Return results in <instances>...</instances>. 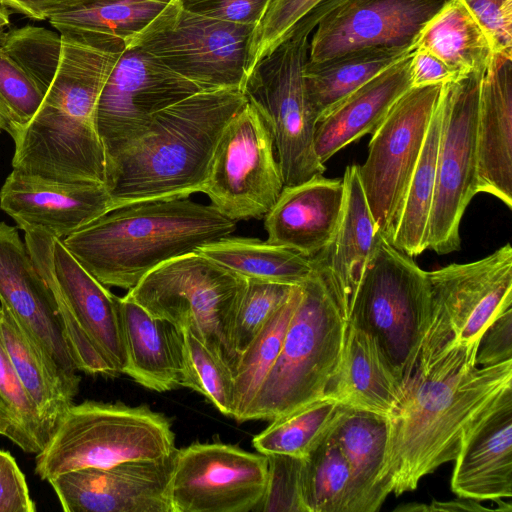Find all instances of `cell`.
<instances>
[{
	"label": "cell",
	"mask_w": 512,
	"mask_h": 512,
	"mask_svg": "<svg viewBox=\"0 0 512 512\" xmlns=\"http://www.w3.org/2000/svg\"><path fill=\"white\" fill-rule=\"evenodd\" d=\"M477 347L456 343L446 319L432 306L414 372L388 417L380 476L387 496L415 490L421 478L453 461L465 432L512 386V360L476 366Z\"/></svg>",
	"instance_id": "1"
},
{
	"label": "cell",
	"mask_w": 512,
	"mask_h": 512,
	"mask_svg": "<svg viewBox=\"0 0 512 512\" xmlns=\"http://www.w3.org/2000/svg\"><path fill=\"white\" fill-rule=\"evenodd\" d=\"M61 39L59 65L39 109L12 135V167L54 182L105 184L96 106L122 51L70 34Z\"/></svg>",
	"instance_id": "2"
},
{
	"label": "cell",
	"mask_w": 512,
	"mask_h": 512,
	"mask_svg": "<svg viewBox=\"0 0 512 512\" xmlns=\"http://www.w3.org/2000/svg\"><path fill=\"white\" fill-rule=\"evenodd\" d=\"M246 103L240 89L202 90L157 112L138 139L106 161L113 208L202 193L220 137Z\"/></svg>",
	"instance_id": "3"
},
{
	"label": "cell",
	"mask_w": 512,
	"mask_h": 512,
	"mask_svg": "<svg viewBox=\"0 0 512 512\" xmlns=\"http://www.w3.org/2000/svg\"><path fill=\"white\" fill-rule=\"evenodd\" d=\"M236 227L212 204L148 199L112 208L62 242L101 284L130 290L161 264L230 236Z\"/></svg>",
	"instance_id": "4"
},
{
	"label": "cell",
	"mask_w": 512,
	"mask_h": 512,
	"mask_svg": "<svg viewBox=\"0 0 512 512\" xmlns=\"http://www.w3.org/2000/svg\"><path fill=\"white\" fill-rule=\"evenodd\" d=\"M300 286V299L280 352L243 422L272 421L324 397L339 365L348 332L349 306L314 269Z\"/></svg>",
	"instance_id": "5"
},
{
	"label": "cell",
	"mask_w": 512,
	"mask_h": 512,
	"mask_svg": "<svg viewBox=\"0 0 512 512\" xmlns=\"http://www.w3.org/2000/svg\"><path fill=\"white\" fill-rule=\"evenodd\" d=\"M23 231L32 261L55 300L77 370L111 377L124 373L118 297L77 261L62 239L40 229Z\"/></svg>",
	"instance_id": "6"
},
{
	"label": "cell",
	"mask_w": 512,
	"mask_h": 512,
	"mask_svg": "<svg viewBox=\"0 0 512 512\" xmlns=\"http://www.w3.org/2000/svg\"><path fill=\"white\" fill-rule=\"evenodd\" d=\"M432 300L426 271L378 231L349 306V322L369 333L403 390L428 329Z\"/></svg>",
	"instance_id": "7"
},
{
	"label": "cell",
	"mask_w": 512,
	"mask_h": 512,
	"mask_svg": "<svg viewBox=\"0 0 512 512\" xmlns=\"http://www.w3.org/2000/svg\"><path fill=\"white\" fill-rule=\"evenodd\" d=\"M176 450L171 423L147 406L85 401L72 404L36 454L41 480L87 467L158 459Z\"/></svg>",
	"instance_id": "8"
},
{
	"label": "cell",
	"mask_w": 512,
	"mask_h": 512,
	"mask_svg": "<svg viewBox=\"0 0 512 512\" xmlns=\"http://www.w3.org/2000/svg\"><path fill=\"white\" fill-rule=\"evenodd\" d=\"M245 286L246 278L195 251L156 267L127 295L152 316L189 331L233 372L232 325Z\"/></svg>",
	"instance_id": "9"
},
{
	"label": "cell",
	"mask_w": 512,
	"mask_h": 512,
	"mask_svg": "<svg viewBox=\"0 0 512 512\" xmlns=\"http://www.w3.org/2000/svg\"><path fill=\"white\" fill-rule=\"evenodd\" d=\"M308 57L309 35L292 33L257 62L242 89L271 131L284 186L326 169L314 151L317 121L304 78Z\"/></svg>",
	"instance_id": "10"
},
{
	"label": "cell",
	"mask_w": 512,
	"mask_h": 512,
	"mask_svg": "<svg viewBox=\"0 0 512 512\" xmlns=\"http://www.w3.org/2000/svg\"><path fill=\"white\" fill-rule=\"evenodd\" d=\"M254 28L191 13L172 0L128 46L203 90H242Z\"/></svg>",
	"instance_id": "11"
},
{
	"label": "cell",
	"mask_w": 512,
	"mask_h": 512,
	"mask_svg": "<svg viewBox=\"0 0 512 512\" xmlns=\"http://www.w3.org/2000/svg\"><path fill=\"white\" fill-rule=\"evenodd\" d=\"M483 75L472 73L445 83L439 96L441 132L427 249L440 255L460 250V222L478 193L476 132Z\"/></svg>",
	"instance_id": "12"
},
{
	"label": "cell",
	"mask_w": 512,
	"mask_h": 512,
	"mask_svg": "<svg viewBox=\"0 0 512 512\" xmlns=\"http://www.w3.org/2000/svg\"><path fill=\"white\" fill-rule=\"evenodd\" d=\"M443 84L411 87L372 133L358 175L377 231L392 241Z\"/></svg>",
	"instance_id": "13"
},
{
	"label": "cell",
	"mask_w": 512,
	"mask_h": 512,
	"mask_svg": "<svg viewBox=\"0 0 512 512\" xmlns=\"http://www.w3.org/2000/svg\"><path fill=\"white\" fill-rule=\"evenodd\" d=\"M283 187L271 131L247 101L220 137L202 193L237 223L264 218Z\"/></svg>",
	"instance_id": "14"
},
{
	"label": "cell",
	"mask_w": 512,
	"mask_h": 512,
	"mask_svg": "<svg viewBox=\"0 0 512 512\" xmlns=\"http://www.w3.org/2000/svg\"><path fill=\"white\" fill-rule=\"evenodd\" d=\"M267 471L266 455L230 444L176 449L169 483L172 512H256Z\"/></svg>",
	"instance_id": "15"
},
{
	"label": "cell",
	"mask_w": 512,
	"mask_h": 512,
	"mask_svg": "<svg viewBox=\"0 0 512 512\" xmlns=\"http://www.w3.org/2000/svg\"><path fill=\"white\" fill-rule=\"evenodd\" d=\"M202 90L143 49L126 47L96 106V127L106 161L138 139L157 112Z\"/></svg>",
	"instance_id": "16"
},
{
	"label": "cell",
	"mask_w": 512,
	"mask_h": 512,
	"mask_svg": "<svg viewBox=\"0 0 512 512\" xmlns=\"http://www.w3.org/2000/svg\"><path fill=\"white\" fill-rule=\"evenodd\" d=\"M0 302L75 397L81 378L55 300L18 229L5 222H0Z\"/></svg>",
	"instance_id": "17"
},
{
	"label": "cell",
	"mask_w": 512,
	"mask_h": 512,
	"mask_svg": "<svg viewBox=\"0 0 512 512\" xmlns=\"http://www.w3.org/2000/svg\"><path fill=\"white\" fill-rule=\"evenodd\" d=\"M432 304L446 319L456 343L478 346L489 324L512 308L509 243L469 263L426 271Z\"/></svg>",
	"instance_id": "18"
},
{
	"label": "cell",
	"mask_w": 512,
	"mask_h": 512,
	"mask_svg": "<svg viewBox=\"0 0 512 512\" xmlns=\"http://www.w3.org/2000/svg\"><path fill=\"white\" fill-rule=\"evenodd\" d=\"M175 451L158 459L68 471L48 482L65 512H172Z\"/></svg>",
	"instance_id": "19"
},
{
	"label": "cell",
	"mask_w": 512,
	"mask_h": 512,
	"mask_svg": "<svg viewBox=\"0 0 512 512\" xmlns=\"http://www.w3.org/2000/svg\"><path fill=\"white\" fill-rule=\"evenodd\" d=\"M449 0H349L322 18L309 41V62L370 46L413 43Z\"/></svg>",
	"instance_id": "20"
},
{
	"label": "cell",
	"mask_w": 512,
	"mask_h": 512,
	"mask_svg": "<svg viewBox=\"0 0 512 512\" xmlns=\"http://www.w3.org/2000/svg\"><path fill=\"white\" fill-rule=\"evenodd\" d=\"M113 208L103 183H62L16 170L0 189V209L18 228L63 239Z\"/></svg>",
	"instance_id": "21"
},
{
	"label": "cell",
	"mask_w": 512,
	"mask_h": 512,
	"mask_svg": "<svg viewBox=\"0 0 512 512\" xmlns=\"http://www.w3.org/2000/svg\"><path fill=\"white\" fill-rule=\"evenodd\" d=\"M453 461L459 497L501 503L512 496V386L465 432Z\"/></svg>",
	"instance_id": "22"
},
{
	"label": "cell",
	"mask_w": 512,
	"mask_h": 512,
	"mask_svg": "<svg viewBox=\"0 0 512 512\" xmlns=\"http://www.w3.org/2000/svg\"><path fill=\"white\" fill-rule=\"evenodd\" d=\"M343 196L342 179L326 178L323 174L284 186L264 216L266 241L308 258L314 256L335 233Z\"/></svg>",
	"instance_id": "23"
},
{
	"label": "cell",
	"mask_w": 512,
	"mask_h": 512,
	"mask_svg": "<svg viewBox=\"0 0 512 512\" xmlns=\"http://www.w3.org/2000/svg\"><path fill=\"white\" fill-rule=\"evenodd\" d=\"M477 189L512 209V62L497 57L482 76L477 132Z\"/></svg>",
	"instance_id": "24"
},
{
	"label": "cell",
	"mask_w": 512,
	"mask_h": 512,
	"mask_svg": "<svg viewBox=\"0 0 512 512\" xmlns=\"http://www.w3.org/2000/svg\"><path fill=\"white\" fill-rule=\"evenodd\" d=\"M340 219L330 242L310 257L312 267L348 306L362 277L377 228L358 175L346 167Z\"/></svg>",
	"instance_id": "25"
},
{
	"label": "cell",
	"mask_w": 512,
	"mask_h": 512,
	"mask_svg": "<svg viewBox=\"0 0 512 512\" xmlns=\"http://www.w3.org/2000/svg\"><path fill=\"white\" fill-rule=\"evenodd\" d=\"M128 375L156 392L180 387L183 334L173 323L152 316L127 294L118 297Z\"/></svg>",
	"instance_id": "26"
},
{
	"label": "cell",
	"mask_w": 512,
	"mask_h": 512,
	"mask_svg": "<svg viewBox=\"0 0 512 512\" xmlns=\"http://www.w3.org/2000/svg\"><path fill=\"white\" fill-rule=\"evenodd\" d=\"M324 396L389 417L400 405L404 390L376 340L349 322L339 365Z\"/></svg>",
	"instance_id": "27"
},
{
	"label": "cell",
	"mask_w": 512,
	"mask_h": 512,
	"mask_svg": "<svg viewBox=\"0 0 512 512\" xmlns=\"http://www.w3.org/2000/svg\"><path fill=\"white\" fill-rule=\"evenodd\" d=\"M411 54L354 91L317 122L314 151L322 164L348 144L372 134L392 105L411 88Z\"/></svg>",
	"instance_id": "28"
},
{
	"label": "cell",
	"mask_w": 512,
	"mask_h": 512,
	"mask_svg": "<svg viewBox=\"0 0 512 512\" xmlns=\"http://www.w3.org/2000/svg\"><path fill=\"white\" fill-rule=\"evenodd\" d=\"M388 433L387 416L345 405L329 430L352 472L354 512L378 511L387 498L380 476Z\"/></svg>",
	"instance_id": "29"
},
{
	"label": "cell",
	"mask_w": 512,
	"mask_h": 512,
	"mask_svg": "<svg viewBox=\"0 0 512 512\" xmlns=\"http://www.w3.org/2000/svg\"><path fill=\"white\" fill-rule=\"evenodd\" d=\"M402 46L353 49L320 62H307L304 78L308 100L318 122L354 91L414 51Z\"/></svg>",
	"instance_id": "30"
},
{
	"label": "cell",
	"mask_w": 512,
	"mask_h": 512,
	"mask_svg": "<svg viewBox=\"0 0 512 512\" xmlns=\"http://www.w3.org/2000/svg\"><path fill=\"white\" fill-rule=\"evenodd\" d=\"M172 0H76L54 13L60 34L125 49Z\"/></svg>",
	"instance_id": "31"
},
{
	"label": "cell",
	"mask_w": 512,
	"mask_h": 512,
	"mask_svg": "<svg viewBox=\"0 0 512 512\" xmlns=\"http://www.w3.org/2000/svg\"><path fill=\"white\" fill-rule=\"evenodd\" d=\"M413 42L415 48H423L442 60L458 79L485 73L496 60L490 35L464 0H449Z\"/></svg>",
	"instance_id": "32"
},
{
	"label": "cell",
	"mask_w": 512,
	"mask_h": 512,
	"mask_svg": "<svg viewBox=\"0 0 512 512\" xmlns=\"http://www.w3.org/2000/svg\"><path fill=\"white\" fill-rule=\"evenodd\" d=\"M197 252L246 279L299 286L313 271L310 258L258 238L230 235Z\"/></svg>",
	"instance_id": "33"
},
{
	"label": "cell",
	"mask_w": 512,
	"mask_h": 512,
	"mask_svg": "<svg viewBox=\"0 0 512 512\" xmlns=\"http://www.w3.org/2000/svg\"><path fill=\"white\" fill-rule=\"evenodd\" d=\"M0 334L30 400L52 433L73 404V396L9 311L0 305Z\"/></svg>",
	"instance_id": "34"
},
{
	"label": "cell",
	"mask_w": 512,
	"mask_h": 512,
	"mask_svg": "<svg viewBox=\"0 0 512 512\" xmlns=\"http://www.w3.org/2000/svg\"><path fill=\"white\" fill-rule=\"evenodd\" d=\"M441 119L438 100L391 241L396 248L411 257L420 255L427 249V226L435 189Z\"/></svg>",
	"instance_id": "35"
},
{
	"label": "cell",
	"mask_w": 512,
	"mask_h": 512,
	"mask_svg": "<svg viewBox=\"0 0 512 512\" xmlns=\"http://www.w3.org/2000/svg\"><path fill=\"white\" fill-rule=\"evenodd\" d=\"M301 295L295 286L287 301L272 315L248 347L239 355L233 370V418L241 423L258 389L273 366L285 332Z\"/></svg>",
	"instance_id": "36"
},
{
	"label": "cell",
	"mask_w": 512,
	"mask_h": 512,
	"mask_svg": "<svg viewBox=\"0 0 512 512\" xmlns=\"http://www.w3.org/2000/svg\"><path fill=\"white\" fill-rule=\"evenodd\" d=\"M344 405L324 396L271 421L252 443L263 455L304 458L328 434Z\"/></svg>",
	"instance_id": "37"
},
{
	"label": "cell",
	"mask_w": 512,
	"mask_h": 512,
	"mask_svg": "<svg viewBox=\"0 0 512 512\" xmlns=\"http://www.w3.org/2000/svg\"><path fill=\"white\" fill-rule=\"evenodd\" d=\"M302 481L307 512H354L352 472L329 432L304 457Z\"/></svg>",
	"instance_id": "38"
},
{
	"label": "cell",
	"mask_w": 512,
	"mask_h": 512,
	"mask_svg": "<svg viewBox=\"0 0 512 512\" xmlns=\"http://www.w3.org/2000/svg\"><path fill=\"white\" fill-rule=\"evenodd\" d=\"M0 435L21 450L38 454L52 431L24 389L0 334Z\"/></svg>",
	"instance_id": "39"
},
{
	"label": "cell",
	"mask_w": 512,
	"mask_h": 512,
	"mask_svg": "<svg viewBox=\"0 0 512 512\" xmlns=\"http://www.w3.org/2000/svg\"><path fill=\"white\" fill-rule=\"evenodd\" d=\"M183 334L180 387L203 395L220 413L233 416L234 381L231 368L187 330Z\"/></svg>",
	"instance_id": "40"
},
{
	"label": "cell",
	"mask_w": 512,
	"mask_h": 512,
	"mask_svg": "<svg viewBox=\"0 0 512 512\" xmlns=\"http://www.w3.org/2000/svg\"><path fill=\"white\" fill-rule=\"evenodd\" d=\"M1 47L46 93L59 65L61 34L28 25L6 32Z\"/></svg>",
	"instance_id": "41"
},
{
	"label": "cell",
	"mask_w": 512,
	"mask_h": 512,
	"mask_svg": "<svg viewBox=\"0 0 512 512\" xmlns=\"http://www.w3.org/2000/svg\"><path fill=\"white\" fill-rule=\"evenodd\" d=\"M294 287L246 279L232 325V344L238 358L272 315L287 301Z\"/></svg>",
	"instance_id": "42"
},
{
	"label": "cell",
	"mask_w": 512,
	"mask_h": 512,
	"mask_svg": "<svg viewBox=\"0 0 512 512\" xmlns=\"http://www.w3.org/2000/svg\"><path fill=\"white\" fill-rule=\"evenodd\" d=\"M322 0H272L254 28L248 49L246 74L289 36L294 26Z\"/></svg>",
	"instance_id": "43"
},
{
	"label": "cell",
	"mask_w": 512,
	"mask_h": 512,
	"mask_svg": "<svg viewBox=\"0 0 512 512\" xmlns=\"http://www.w3.org/2000/svg\"><path fill=\"white\" fill-rule=\"evenodd\" d=\"M266 457V489L256 512H307L302 481L304 458L285 454Z\"/></svg>",
	"instance_id": "44"
},
{
	"label": "cell",
	"mask_w": 512,
	"mask_h": 512,
	"mask_svg": "<svg viewBox=\"0 0 512 512\" xmlns=\"http://www.w3.org/2000/svg\"><path fill=\"white\" fill-rule=\"evenodd\" d=\"M44 96L35 81L0 47V100L12 116L16 129L35 115Z\"/></svg>",
	"instance_id": "45"
},
{
	"label": "cell",
	"mask_w": 512,
	"mask_h": 512,
	"mask_svg": "<svg viewBox=\"0 0 512 512\" xmlns=\"http://www.w3.org/2000/svg\"><path fill=\"white\" fill-rule=\"evenodd\" d=\"M272 0H177L180 6L197 15L225 22L256 27Z\"/></svg>",
	"instance_id": "46"
},
{
	"label": "cell",
	"mask_w": 512,
	"mask_h": 512,
	"mask_svg": "<svg viewBox=\"0 0 512 512\" xmlns=\"http://www.w3.org/2000/svg\"><path fill=\"white\" fill-rule=\"evenodd\" d=\"M490 35L496 58L512 59V0H464Z\"/></svg>",
	"instance_id": "47"
},
{
	"label": "cell",
	"mask_w": 512,
	"mask_h": 512,
	"mask_svg": "<svg viewBox=\"0 0 512 512\" xmlns=\"http://www.w3.org/2000/svg\"><path fill=\"white\" fill-rule=\"evenodd\" d=\"M512 360V308L497 316L482 334L475 356L476 366H491Z\"/></svg>",
	"instance_id": "48"
},
{
	"label": "cell",
	"mask_w": 512,
	"mask_h": 512,
	"mask_svg": "<svg viewBox=\"0 0 512 512\" xmlns=\"http://www.w3.org/2000/svg\"><path fill=\"white\" fill-rule=\"evenodd\" d=\"M25 476L12 455L0 450V512H34Z\"/></svg>",
	"instance_id": "49"
},
{
	"label": "cell",
	"mask_w": 512,
	"mask_h": 512,
	"mask_svg": "<svg viewBox=\"0 0 512 512\" xmlns=\"http://www.w3.org/2000/svg\"><path fill=\"white\" fill-rule=\"evenodd\" d=\"M411 87L445 84L459 80L442 60L423 48H415L410 56Z\"/></svg>",
	"instance_id": "50"
},
{
	"label": "cell",
	"mask_w": 512,
	"mask_h": 512,
	"mask_svg": "<svg viewBox=\"0 0 512 512\" xmlns=\"http://www.w3.org/2000/svg\"><path fill=\"white\" fill-rule=\"evenodd\" d=\"M76 0H0L7 9L36 20L48 19Z\"/></svg>",
	"instance_id": "51"
},
{
	"label": "cell",
	"mask_w": 512,
	"mask_h": 512,
	"mask_svg": "<svg viewBox=\"0 0 512 512\" xmlns=\"http://www.w3.org/2000/svg\"><path fill=\"white\" fill-rule=\"evenodd\" d=\"M396 510L404 511H489L488 508L478 504V501L459 497L458 499L451 500L448 502H437L433 501L431 504H418V505H406L398 507Z\"/></svg>",
	"instance_id": "52"
},
{
	"label": "cell",
	"mask_w": 512,
	"mask_h": 512,
	"mask_svg": "<svg viewBox=\"0 0 512 512\" xmlns=\"http://www.w3.org/2000/svg\"><path fill=\"white\" fill-rule=\"evenodd\" d=\"M349 0H322L313 10L303 17L292 29L291 33L297 32L305 35L312 33L318 22L329 13L337 9ZM289 34V35H290Z\"/></svg>",
	"instance_id": "53"
},
{
	"label": "cell",
	"mask_w": 512,
	"mask_h": 512,
	"mask_svg": "<svg viewBox=\"0 0 512 512\" xmlns=\"http://www.w3.org/2000/svg\"><path fill=\"white\" fill-rule=\"evenodd\" d=\"M16 124L10 115L8 109L0 100V133L1 131L7 132L10 136L14 134Z\"/></svg>",
	"instance_id": "54"
},
{
	"label": "cell",
	"mask_w": 512,
	"mask_h": 512,
	"mask_svg": "<svg viewBox=\"0 0 512 512\" xmlns=\"http://www.w3.org/2000/svg\"><path fill=\"white\" fill-rule=\"evenodd\" d=\"M10 12L9 9H7L4 5L0 3V47L3 43L5 34H6V28L10 24Z\"/></svg>",
	"instance_id": "55"
}]
</instances>
